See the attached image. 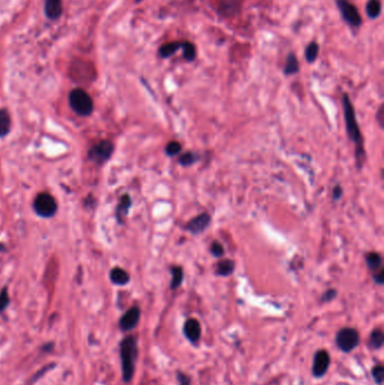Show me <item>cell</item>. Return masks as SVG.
<instances>
[{"instance_id": "1", "label": "cell", "mask_w": 384, "mask_h": 385, "mask_svg": "<svg viewBox=\"0 0 384 385\" xmlns=\"http://www.w3.org/2000/svg\"><path fill=\"white\" fill-rule=\"evenodd\" d=\"M342 106H343V115H345V123L347 135L349 139L354 142L356 145V160L358 167L361 168L364 161H365V150H364V140L362 133L359 131L358 123L356 121V115H355L354 106L349 99V96L345 94L342 98Z\"/></svg>"}, {"instance_id": "2", "label": "cell", "mask_w": 384, "mask_h": 385, "mask_svg": "<svg viewBox=\"0 0 384 385\" xmlns=\"http://www.w3.org/2000/svg\"><path fill=\"white\" fill-rule=\"evenodd\" d=\"M121 362H122V374L125 383H130L135 372V363L137 358V340L134 336L125 337L120 344Z\"/></svg>"}, {"instance_id": "3", "label": "cell", "mask_w": 384, "mask_h": 385, "mask_svg": "<svg viewBox=\"0 0 384 385\" xmlns=\"http://www.w3.org/2000/svg\"><path fill=\"white\" fill-rule=\"evenodd\" d=\"M69 104L77 115L89 116L94 111V101L86 90L76 88L69 94Z\"/></svg>"}, {"instance_id": "4", "label": "cell", "mask_w": 384, "mask_h": 385, "mask_svg": "<svg viewBox=\"0 0 384 385\" xmlns=\"http://www.w3.org/2000/svg\"><path fill=\"white\" fill-rule=\"evenodd\" d=\"M359 342H361L359 332L354 328H342L336 335L337 347L346 354L353 351L359 344Z\"/></svg>"}, {"instance_id": "5", "label": "cell", "mask_w": 384, "mask_h": 385, "mask_svg": "<svg viewBox=\"0 0 384 385\" xmlns=\"http://www.w3.org/2000/svg\"><path fill=\"white\" fill-rule=\"evenodd\" d=\"M33 208L35 213L39 216L48 218L52 217L56 213L58 210V205L53 198V196L50 195L48 193H41L35 197Z\"/></svg>"}, {"instance_id": "6", "label": "cell", "mask_w": 384, "mask_h": 385, "mask_svg": "<svg viewBox=\"0 0 384 385\" xmlns=\"http://www.w3.org/2000/svg\"><path fill=\"white\" fill-rule=\"evenodd\" d=\"M114 152V144L110 140H103L99 141L98 143L92 145L90 148L89 152H88V157L91 161H94L97 165H103L104 162L111 159V157Z\"/></svg>"}, {"instance_id": "7", "label": "cell", "mask_w": 384, "mask_h": 385, "mask_svg": "<svg viewBox=\"0 0 384 385\" xmlns=\"http://www.w3.org/2000/svg\"><path fill=\"white\" fill-rule=\"evenodd\" d=\"M337 6L339 11L341 13L342 18L345 19L347 24H349L353 27L361 26V14H359L357 7L354 3H351L348 0H337Z\"/></svg>"}, {"instance_id": "8", "label": "cell", "mask_w": 384, "mask_h": 385, "mask_svg": "<svg viewBox=\"0 0 384 385\" xmlns=\"http://www.w3.org/2000/svg\"><path fill=\"white\" fill-rule=\"evenodd\" d=\"M331 359L328 351L325 349H319L313 356L312 363V375L316 379H321L327 374L329 370Z\"/></svg>"}, {"instance_id": "9", "label": "cell", "mask_w": 384, "mask_h": 385, "mask_svg": "<svg viewBox=\"0 0 384 385\" xmlns=\"http://www.w3.org/2000/svg\"><path fill=\"white\" fill-rule=\"evenodd\" d=\"M183 332L186 339L193 344H197L202 337V327L197 319L189 318L185 321Z\"/></svg>"}, {"instance_id": "10", "label": "cell", "mask_w": 384, "mask_h": 385, "mask_svg": "<svg viewBox=\"0 0 384 385\" xmlns=\"http://www.w3.org/2000/svg\"><path fill=\"white\" fill-rule=\"evenodd\" d=\"M141 311L137 306H133L128 310L120 319V328L122 331L128 332L134 329L140 321Z\"/></svg>"}, {"instance_id": "11", "label": "cell", "mask_w": 384, "mask_h": 385, "mask_svg": "<svg viewBox=\"0 0 384 385\" xmlns=\"http://www.w3.org/2000/svg\"><path fill=\"white\" fill-rule=\"evenodd\" d=\"M210 223H211V215L209 213H202L200 215L192 218L186 224L185 229L193 234H199L208 228Z\"/></svg>"}, {"instance_id": "12", "label": "cell", "mask_w": 384, "mask_h": 385, "mask_svg": "<svg viewBox=\"0 0 384 385\" xmlns=\"http://www.w3.org/2000/svg\"><path fill=\"white\" fill-rule=\"evenodd\" d=\"M44 11L48 19H58L62 14V0H45Z\"/></svg>"}, {"instance_id": "13", "label": "cell", "mask_w": 384, "mask_h": 385, "mask_svg": "<svg viewBox=\"0 0 384 385\" xmlns=\"http://www.w3.org/2000/svg\"><path fill=\"white\" fill-rule=\"evenodd\" d=\"M240 10V0H221L219 11L225 17H232Z\"/></svg>"}, {"instance_id": "14", "label": "cell", "mask_w": 384, "mask_h": 385, "mask_svg": "<svg viewBox=\"0 0 384 385\" xmlns=\"http://www.w3.org/2000/svg\"><path fill=\"white\" fill-rule=\"evenodd\" d=\"M110 278L113 284L119 286H124L130 282V275H128L127 270L120 268V267H115V268L111 270Z\"/></svg>"}, {"instance_id": "15", "label": "cell", "mask_w": 384, "mask_h": 385, "mask_svg": "<svg viewBox=\"0 0 384 385\" xmlns=\"http://www.w3.org/2000/svg\"><path fill=\"white\" fill-rule=\"evenodd\" d=\"M131 204H132L131 197L128 196V194L127 195H123L122 197H121L119 206H117V211H116L117 221H119L120 223H122L125 216L128 215V210H130V208H131Z\"/></svg>"}, {"instance_id": "16", "label": "cell", "mask_w": 384, "mask_h": 385, "mask_svg": "<svg viewBox=\"0 0 384 385\" xmlns=\"http://www.w3.org/2000/svg\"><path fill=\"white\" fill-rule=\"evenodd\" d=\"M181 45H183V42H169L164 44L163 46L159 48V55L161 58H169L176 53L177 51L181 48Z\"/></svg>"}, {"instance_id": "17", "label": "cell", "mask_w": 384, "mask_h": 385, "mask_svg": "<svg viewBox=\"0 0 384 385\" xmlns=\"http://www.w3.org/2000/svg\"><path fill=\"white\" fill-rule=\"evenodd\" d=\"M234 270V261L231 259H223L216 265V274L220 276H229Z\"/></svg>"}, {"instance_id": "18", "label": "cell", "mask_w": 384, "mask_h": 385, "mask_svg": "<svg viewBox=\"0 0 384 385\" xmlns=\"http://www.w3.org/2000/svg\"><path fill=\"white\" fill-rule=\"evenodd\" d=\"M10 116L6 109H0V137H5L10 131Z\"/></svg>"}, {"instance_id": "19", "label": "cell", "mask_w": 384, "mask_h": 385, "mask_svg": "<svg viewBox=\"0 0 384 385\" xmlns=\"http://www.w3.org/2000/svg\"><path fill=\"white\" fill-rule=\"evenodd\" d=\"M300 69V66H299V60L297 58V55L294 53H290L286 58V62H285V67H284V74L286 76H291L297 74Z\"/></svg>"}, {"instance_id": "20", "label": "cell", "mask_w": 384, "mask_h": 385, "mask_svg": "<svg viewBox=\"0 0 384 385\" xmlns=\"http://www.w3.org/2000/svg\"><path fill=\"white\" fill-rule=\"evenodd\" d=\"M384 343V336L382 330L380 328H377L371 332L370 335V344L371 347L375 350L381 349Z\"/></svg>"}, {"instance_id": "21", "label": "cell", "mask_w": 384, "mask_h": 385, "mask_svg": "<svg viewBox=\"0 0 384 385\" xmlns=\"http://www.w3.org/2000/svg\"><path fill=\"white\" fill-rule=\"evenodd\" d=\"M382 11V3L380 0H369L366 5V13L370 18H378Z\"/></svg>"}, {"instance_id": "22", "label": "cell", "mask_w": 384, "mask_h": 385, "mask_svg": "<svg viewBox=\"0 0 384 385\" xmlns=\"http://www.w3.org/2000/svg\"><path fill=\"white\" fill-rule=\"evenodd\" d=\"M181 50H183V55L188 62H192L196 59V46L194 45L192 42L188 41H183V45H181Z\"/></svg>"}, {"instance_id": "23", "label": "cell", "mask_w": 384, "mask_h": 385, "mask_svg": "<svg viewBox=\"0 0 384 385\" xmlns=\"http://www.w3.org/2000/svg\"><path fill=\"white\" fill-rule=\"evenodd\" d=\"M366 262L369 268L372 270H377L382 268V257L378 253H370L366 255Z\"/></svg>"}, {"instance_id": "24", "label": "cell", "mask_w": 384, "mask_h": 385, "mask_svg": "<svg viewBox=\"0 0 384 385\" xmlns=\"http://www.w3.org/2000/svg\"><path fill=\"white\" fill-rule=\"evenodd\" d=\"M171 275H172V279H171V289L176 290V289H178L181 282H183V278H184L183 268H181V267H179V266L172 267Z\"/></svg>"}, {"instance_id": "25", "label": "cell", "mask_w": 384, "mask_h": 385, "mask_svg": "<svg viewBox=\"0 0 384 385\" xmlns=\"http://www.w3.org/2000/svg\"><path fill=\"white\" fill-rule=\"evenodd\" d=\"M319 54V45L317 42H311L308 47L305 48V59L308 62L312 63L316 61Z\"/></svg>"}, {"instance_id": "26", "label": "cell", "mask_w": 384, "mask_h": 385, "mask_svg": "<svg viewBox=\"0 0 384 385\" xmlns=\"http://www.w3.org/2000/svg\"><path fill=\"white\" fill-rule=\"evenodd\" d=\"M372 378H373L374 382L378 385H382L384 382V367L381 364L375 365L372 368Z\"/></svg>"}, {"instance_id": "27", "label": "cell", "mask_w": 384, "mask_h": 385, "mask_svg": "<svg viewBox=\"0 0 384 385\" xmlns=\"http://www.w3.org/2000/svg\"><path fill=\"white\" fill-rule=\"evenodd\" d=\"M180 151H181V144L177 141L169 142V143L167 144V147H166V153H167V155L171 156V157L178 155Z\"/></svg>"}, {"instance_id": "28", "label": "cell", "mask_w": 384, "mask_h": 385, "mask_svg": "<svg viewBox=\"0 0 384 385\" xmlns=\"http://www.w3.org/2000/svg\"><path fill=\"white\" fill-rule=\"evenodd\" d=\"M196 156L193 152H186L183 156L179 157V164L183 166H191L196 161Z\"/></svg>"}, {"instance_id": "29", "label": "cell", "mask_w": 384, "mask_h": 385, "mask_svg": "<svg viewBox=\"0 0 384 385\" xmlns=\"http://www.w3.org/2000/svg\"><path fill=\"white\" fill-rule=\"evenodd\" d=\"M8 304H9V295H8L6 287H3L1 292H0V312L5 311Z\"/></svg>"}, {"instance_id": "30", "label": "cell", "mask_w": 384, "mask_h": 385, "mask_svg": "<svg viewBox=\"0 0 384 385\" xmlns=\"http://www.w3.org/2000/svg\"><path fill=\"white\" fill-rule=\"evenodd\" d=\"M211 253L215 257H222L224 255V248L220 242L214 241L211 245Z\"/></svg>"}, {"instance_id": "31", "label": "cell", "mask_w": 384, "mask_h": 385, "mask_svg": "<svg viewBox=\"0 0 384 385\" xmlns=\"http://www.w3.org/2000/svg\"><path fill=\"white\" fill-rule=\"evenodd\" d=\"M336 297H337L336 290H328L327 292H325V293H323V295L321 297V301L323 303H328L330 301H333V299Z\"/></svg>"}, {"instance_id": "32", "label": "cell", "mask_w": 384, "mask_h": 385, "mask_svg": "<svg viewBox=\"0 0 384 385\" xmlns=\"http://www.w3.org/2000/svg\"><path fill=\"white\" fill-rule=\"evenodd\" d=\"M176 376L179 385H191V378L187 374H185L183 372H177Z\"/></svg>"}, {"instance_id": "33", "label": "cell", "mask_w": 384, "mask_h": 385, "mask_svg": "<svg viewBox=\"0 0 384 385\" xmlns=\"http://www.w3.org/2000/svg\"><path fill=\"white\" fill-rule=\"evenodd\" d=\"M373 278H374L375 283L379 284V285H382L383 282H384V270H383V268L379 269L378 273H375Z\"/></svg>"}, {"instance_id": "34", "label": "cell", "mask_w": 384, "mask_h": 385, "mask_svg": "<svg viewBox=\"0 0 384 385\" xmlns=\"http://www.w3.org/2000/svg\"><path fill=\"white\" fill-rule=\"evenodd\" d=\"M341 195H342V188H341V186L337 185L336 187H335L334 190H333V197H334V200H339V198L341 197Z\"/></svg>"}, {"instance_id": "35", "label": "cell", "mask_w": 384, "mask_h": 385, "mask_svg": "<svg viewBox=\"0 0 384 385\" xmlns=\"http://www.w3.org/2000/svg\"><path fill=\"white\" fill-rule=\"evenodd\" d=\"M140 1H142V0H136V2H140Z\"/></svg>"}]
</instances>
